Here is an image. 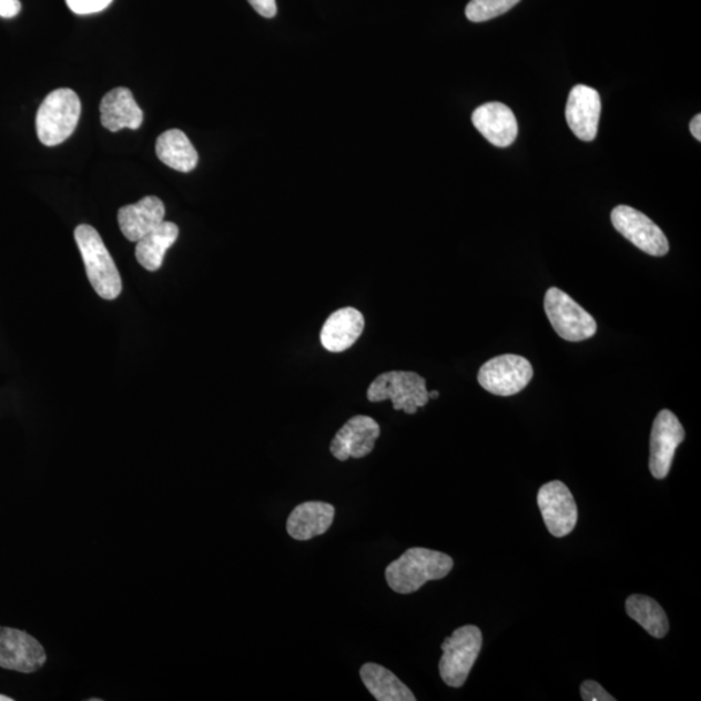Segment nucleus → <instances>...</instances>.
I'll use <instances>...</instances> for the list:
<instances>
[{
	"instance_id": "nucleus-1",
	"label": "nucleus",
	"mask_w": 701,
	"mask_h": 701,
	"mask_svg": "<svg viewBox=\"0 0 701 701\" xmlns=\"http://www.w3.org/2000/svg\"><path fill=\"white\" fill-rule=\"evenodd\" d=\"M453 568L451 556L415 547L393 561L386 568L385 576L393 591L406 596L420 590L426 582L447 577Z\"/></svg>"
},
{
	"instance_id": "nucleus-2",
	"label": "nucleus",
	"mask_w": 701,
	"mask_h": 701,
	"mask_svg": "<svg viewBox=\"0 0 701 701\" xmlns=\"http://www.w3.org/2000/svg\"><path fill=\"white\" fill-rule=\"evenodd\" d=\"M74 240L85 263L90 284L96 294L105 301L116 299L123 292V282L101 235L93 226L83 224L75 227Z\"/></svg>"
},
{
	"instance_id": "nucleus-3",
	"label": "nucleus",
	"mask_w": 701,
	"mask_h": 701,
	"mask_svg": "<svg viewBox=\"0 0 701 701\" xmlns=\"http://www.w3.org/2000/svg\"><path fill=\"white\" fill-rule=\"evenodd\" d=\"M81 116V101L72 89L53 90L37 112L38 139L44 146L63 143L75 131Z\"/></svg>"
},
{
	"instance_id": "nucleus-4",
	"label": "nucleus",
	"mask_w": 701,
	"mask_h": 701,
	"mask_svg": "<svg viewBox=\"0 0 701 701\" xmlns=\"http://www.w3.org/2000/svg\"><path fill=\"white\" fill-rule=\"evenodd\" d=\"M484 637L475 624H465L441 644L439 673L449 688L459 689L467 682L471 668L481 652Z\"/></svg>"
},
{
	"instance_id": "nucleus-5",
	"label": "nucleus",
	"mask_w": 701,
	"mask_h": 701,
	"mask_svg": "<svg viewBox=\"0 0 701 701\" xmlns=\"http://www.w3.org/2000/svg\"><path fill=\"white\" fill-rule=\"evenodd\" d=\"M368 400L379 403L392 400L395 410L408 415L417 414L429 403L426 380L415 372L394 370L378 376L368 388Z\"/></svg>"
},
{
	"instance_id": "nucleus-6",
	"label": "nucleus",
	"mask_w": 701,
	"mask_h": 701,
	"mask_svg": "<svg viewBox=\"0 0 701 701\" xmlns=\"http://www.w3.org/2000/svg\"><path fill=\"white\" fill-rule=\"evenodd\" d=\"M545 311L556 333L569 342H582L596 335V319L567 293L558 287L548 288Z\"/></svg>"
},
{
	"instance_id": "nucleus-7",
	"label": "nucleus",
	"mask_w": 701,
	"mask_h": 701,
	"mask_svg": "<svg viewBox=\"0 0 701 701\" xmlns=\"http://www.w3.org/2000/svg\"><path fill=\"white\" fill-rule=\"evenodd\" d=\"M531 364L520 355H500L486 362L478 372V383L486 392L499 396L516 395L530 384Z\"/></svg>"
},
{
	"instance_id": "nucleus-8",
	"label": "nucleus",
	"mask_w": 701,
	"mask_h": 701,
	"mask_svg": "<svg viewBox=\"0 0 701 701\" xmlns=\"http://www.w3.org/2000/svg\"><path fill=\"white\" fill-rule=\"evenodd\" d=\"M611 220L616 231L643 253L658 257L669 253L664 232L644 213L629 205H619L612 211Z\"/></svg>"
},
{
	"instance_id": "nucleus-9",
	"label": "nucleus",
	"mask_w": 701,
	"mask_h": 701,
	"mask_svg": "<svg viewBox=\"0 0 701 701\" xmlns=\"http://www.w3.org/2000/svg\"><path fill=\"white\" fill-rule=\"evenodd\" d=\"M538 507L553 537L563 538L575 530L578 521L577 502L562 482L552 481L540 487Z\"/></svg>"
},
{
	"instance_id": "nucleus-10",
	"label": "nucleus",
	"mask_w": 701,
	"mask_h": 701,
	"mask_svg": "<svg viewBox=\"0 0 701 701\" xmlns=\"http://www.w3.org/2000/svg\"><path fill=\"white\" fill-rule=\"evenodd\" d=\"M45 660L48 654L35 638L18 629L0 628V668L35 673Z\"/></svg>"
},
{
	"instance_id": "nucleus-11",
	"label": "nucleus",
	"mask_w": 701,
	"mask_h": 701,
	"mask_svg": "<svg viewBox=\"0 0 701 701\" xmlns=\"http://www.w3.org/2000/svg\"><path fill=\"white\" fill-rule=\"evenodd\" d=\"M685 438L678 417L664 409L654 418L651 433L650 470L654 478L664 479L672 468L678 446Z\"/></svg>"
},
{
	"instance_id": "nucleus-12",
	"label": "nucleus",
	"mask_w": 701,
	"mask_h": 701,
	"mask_svg": "<svg viewBox=\"0 0 701 701\" xmlns=\"http://www.w3.org/2000/svg\"><path fill=\"white\" fill-rule=\"evenodd\" d=\"M379 436L380 428L375 418L355 416L334 437L331 453L341 461H346L349 457L362 459L372 454Z\"/></svg>"
},
{
	"instance_id": "nucleus-13",
	"label": "nucleus",
	"mask_w": 701,
	"mask_h": 701,
	"mask_svg": "<svg viewBox=\"0 0 701 701\" xmlns=\"http://www.w3.org/2000/svg\"><path fill=\"white\" fill-rule=\"evenodd\" d=\"M601 113V99L596 89L577 85L571 89L566 116L577 139L591 142L597 139Z\"/></svg>"
},
{
	"instance_id": "nucleus-14",
	"label": "nucleus",
	"mask_w": 701,
	"mask_h": 701,
	"mask_svg": "<svg viewBox=\"0 0 701 701\" xmlns=\"http://www.w3.org/2000/svg\"><path fill=\"white\" fill-rule=\"evenodd\" d=\"M471 121L477 131L494 146L508 148L517 139V120L506 104L492 102L478 106L471 114Z\"/></svg>"
},
{
	"instance_id": "nucleus-15",
	"label": "nucleus",
	"mask_w": 701,
	"mask_h": 701,
	"mask_svg": "<svg viewBox=\"0 0 701 701\" xmlns=\"http://www.w3.org/2000/svg\"><path fill=\"white\" fill-rule=\"evenodd\" d=\"M164 216V203L158 196H146L140 202L120 209L118 219L125 238L139 242L162 224Z\"/></svg>"
},
{
	"instance_id": "nucleus-16",
	"label": "nucleus",
	"mask_w": 701,
	"mask_h": 701,
	"mask_svg": "<svg viewBox=\"0 0 701 701\" xmlns=\"http://www.w3.org/2000/svg\"><path fill=\"white\" fill-rule=\"evenodd\" d=\"M364 326L365 319L360 311L353 307L341 308L326 319L319 341L331 353H343L362 337Z\"/></svg>"
},
{
	"instance_id": "nucleus-17",
	"label": "nucleus",
	"mask_w": 701,
	"mask_h": 701,
	"mask_svg": "<svg viewBox=\"0 0 701 701\" xmlns=\"http://www.w3.org/2000/svg\"><path fill=\"white\" fill-rule=\"evenodd\" d=\"M99 110L102 125L113 133L124 128L136 131L143 123L141 106L136 104L132 91L126 88H116L106 93Z\"/></svg>"
},
{
	"instance_id": "nucleus-18",
	"label": "nucleus",
	"mask_w": 701,
	"mask_h": 701,
	"mask_svg": "<svg viewBox=\"0 0 701 701\" xmlns=\"http://www.w3.org/2000/svg\"><path fill=\"white\" fill-rule=\"evenodd\" d=\"M335 508L329 502L306 501L296 507L287 518L288 536L296 540H311L331 529Z\"/></svg>"
},
{
	"instance_id": "nucleus-19",
	"label": "nucleus",
	"mask_w": 701,
	"mask_h": 701,
	"mask_svg": "<svg viewBox=\"0 0 701 701\" xmlns=\"http://www.w3.org/2000/svg\"><path fill=\"white\" fill-rule=\"evenodd\" d=\"M156 155L160 162L182 173L194 171L200 162L193 143L180 129H171L159 135Z\"/></svg>"
},
{
	"instance_id": "nucleus-20",
	"label": "nucleus",
	"mask_w": 701,
	"mask_h": 701,
	"mask_svg": "<svg viewBox=\"0 0 701 701\" xmlns=\"http://www.w3.org/2000/svg\"><path fill=\"white\" fill-rule=\"evenodd\" d=\"M179 226L163 221L158 227L136 242L135 257L144 270L156 272L162 268L164 256L179 238Z\"/></svg>"
},
{
	"instance_id": "nucleus-21",
	"label": "nucleus",
	"mask_w": 701,
	"mask_h": 701,
	"mask_svg": "<svg viewBox=\"0 0 701 701\" xmlns=\"http://www.w3.org/2000/svg\"><path fill=\"white\" fill-rule=\"evenodd\" d=\"M365 688L378 701H416L414 692L383 666L367 662L360 669Z\"/></svg>"
},
{
	"instance_id": "nucleus-22",
	"label": "nucleus",
	"mask_w": 701,
	"mask_h": 701,
	"mask_svg": "<svg viewBox=\"0 0 701 701\" xmlns=\"http://www.w3.org/2000/svg\"><path fill=\"white\" fill-rule=\"evenodd\" d=\"M627 613L650 636L660 639L668 634V617L657 600L646 596H631L627 600Z\"/></svg>"
},
{
	"instance_id": "nucleus-23",
	"label": "nucleus",
	"mask_w": 701,
	"mask_h": 701,
	"mask_svg": "<svg viewBox=\"0 0 701 701\" xmlns=\"http://www.w3.org/2000/svg\"><path fill=\"white\" fill-rule=\"evenodd\" d=\"M521 0H470L465 9L468 20L471 22H484L501 17Z\"/></svg>"
},
{
	"instance_id": "nucleus-24",
	"label": "nucleus",
	"mask_w": 701,
	"mask_h": 701,
	"mask_svg": "<svg viewBox=\"0 0 701 701\" xmlns=\"http://www.w3.org/2000/svg\"><path fill=\"white\" fill-rule=\"evenodd\" d=\"M68 9L75 14H93L109 9L113 0H65Z\"/></svg>"
},
{
	"instance_id": "nucleus-25",
	"label": "nucleus",
	"mask_w": 701,
	"mask_h": 701,
	"mask_svg": "<svg viewBox=\"0 0 701 701\" xmlns=\"http://www.w3.org/2000/svg\"><path fill=\"white\" fill-rule=\"evenodd\" d=\"M581 695L585 701H616L611 693L596 681H585L581 685Z\"/></svg>"
},
{
	"instance_id": "nucleus-26",
	"label": "nucleus",
	"mask_w": 701,
	"mask_h": 701,
	"mask_svg": "<svg viewBox=\"0 0 701 701\" xmlns=\"http://www.w3.org/2000/svg\"><path fill=\"white\" fill-rule=\"evenodd\" d=\"M248 3L253 6V9L265 19H272L276 17L277 3L276 0H248Z\"/></svg>"
},
{
	"instance_id": "nucleus-27",
	"label": "nucleus",
	"mask_w": 701,
	"mask_h": 701,
	"mask_svg": "<svg viewBox=\"0 0 701 701\" xmlns=\"http://www.w3.org/2000/svg\"><path fill=\"white\" fill-rule=\"evenodd\" d=\"M21 11L20 0H0V18H17Z\"/></svg>"
},
{
	"instance_id": "nucleus-28",
	"label": "nucleus",
	"mask_w": 701,
	"mask_h": 701,
	"mask_svg": "<svg viewBox=\"0 0 701 701\" xmlns=\"http://www.w3.org/2000/svg\"><path fill=\"white\" fill-rule=\"evenodd\" d=\"M690 131H691V134L693 136H695V139L698 141H701V116H700V114H697V116L691 120Z\"/></svg>"
},
{
	"instance_id": "nucleus-29",
	"label": "nucleus",
	"mask_w": 701,
	"mask_h": 701,
	"mask_svg": "<svg viewBox=\"0 0 701 701\" xmlns=\"http://www.w3.org/2000/svg\"><path fill=\"white\" fill-rule=\"evenodd\" d=\"M437 398H439L438 392H429V399H437Z\"/></svg>"
},
{
	"instance_id": "nucleus-30",
	"label": "nucleus",
	"mask_w": 701,
	"mask_h": 701,
	"mask_svg": "<svg viewBox=\"0 0 701 701\" xmlns=\"http://www.w3.org/2000/svg\"><path fill=\"white\" fill-rule=\"evenodd\" d=\"M0 701H13V699L6 695H0Z\"/></svg>"
}]
</instances>
